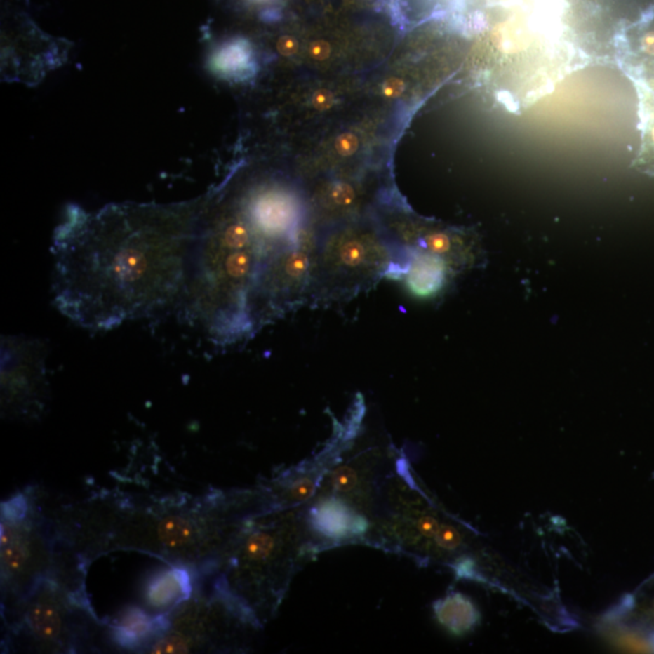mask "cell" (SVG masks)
<instances>
[{"label": "cell", "mask_w": 654, "mask_h": 654, "mask_svg": "<svg viewBox=\"0 0 654 654\" xmlns=\"http://www.w3.org/2000/svg\"><path fill=\"white\" fill-rule=\"evenodd\" d=\"M113 637L124 648L148 647L163 629V615H151L145 610L131 608L115 622Z\"/></svg>", "instance_id": "obj_9"}, {"label": "cell", "mask_w": 654, "mask_h": 654, "mask_svg": "<svg viewBox=\"0 0 654 654\" xmlns=\"http://www.w3.org/2000/svg\"><path fill=\"white\" fill-rule=\"evenodd\" d=\"M309 55L316 61H323L330 58L331 46L325 40H316L310 44Z\"/></svg>", "instance_id": "obj_19"}, {"label": "cell", "mask_w": 654, "mask_h": 654, "mask_svg": "<svg viewBox=\"0 0 654 654\" xmlns=\"http://www.w3.org/2000/svg\"><path fill=\"white\" fill-rule=\"evenodd\" d=\"M652 610V612H650V613H652V618H653V622H654V607H653V608H652V610Z\"/></svg>", "instance_id": "obj_21"}, {"label": "cell", "mask_w": 654, "mask_h": 654, "mask_svg": "<svg viewBox=\"0 0 654 654\" xmlns=\"http://www.w3.org/2000/svg\"><path fill=\"white\" fill-rule=\"evenodd\" d=\"M352 514L336 502H326L315 510L314 521L319 530L328 535H345L350 525Z\"/></svg>", "instance_id": "obj_11"}, {"label": "cell", "mask_w": 654, "mask_h": 654, "mask_svg": "<svg viewBox=\"0 0 654 654\" xmlns=\"http://www.w3.org/2000/svg\"><path fill=\"white\" fill-rule=\"evenodd\" d=\"M408 256L385 243L354 234L316 246L307 301H340L370 288L383 278L403 276Z\"/></svg>", "instance_id": "obj_2"}, {"label": "cell", "mask_w": 654, "mask_h": 654, "mask_svg": "<svg viewBox=\"0 0 654 654\" xmlns=\"http://www.w3.org/2000/svg\"><path fill=\"white\" fill-rule=\"evenodd\" d=\"M276 49L283 56H292L298 50V41L293 36H283L278 40Z\"/></svg>", "instance_id": "obj_20"}, {"label": "cell", "mask_w": 654, "mask_h": 654, "mask_svg": "<svg viewBox=\"0 0 654 654\" xmlns=\"http://www.w3.org/2000/svg\"><path fill=\"white\" fill-rule=\"evenodd\" d=\"M183 217L113 210L71 217L53 240V301L79 326L105 331L178 305L190 235Z\"/></svg>", "instance_id": "obj_1"}, {"label": "cell", "mask_w": 654, "mask_h": 654, "mask_svg": "<svg viewBox=\"0 0 654 654\" xmlns=\"http://www.w3.org/2000/svg\"><path fill=\"white\" fill-rule=\"evenodd\" d=\"M450 270V267L441 258L418 250L408 256V265L403 276L412 293L428 297L443 286Z\"/></svg>", "instance_id": "obj_8"}, {"label": "cell", "mask_w": 654, "mask_h": 654, "mask_svg": "<svg viewBox=\"0 0 654 654\" xmlns=\"http://www.w3.org/2000/svg\"><path fill=\"white\" fill-rule=\"evenodd\" d=\"M250 53H251L248 45L243 43H233L227 45L217 53L213 60V65L221 72L239 71L248 65Z\"/></svg>", "instance_id": "obj_12"}, {"label": "cell", "mask_w": 654, "mask_h": 654, "mask_svg": "<svg viewBox=\"0 0 654 654\" xmlns=\"http://www.w3.org/2000/svg\"><path fill=\"white\" fill-rule=\"evenodd\" d=\"M27 495L1 505V589L15 607L40 579L49 575L51 544Z\"/></svg>", "instance_id": "obj_3"}, {"label": "cell", "mask_w": 654, "mask_h": 654, "mask_svg": "<svg viewBox=\"0 0 654 654\" xmlns=\"http://www.w3.org/2000/svg\"><path fill=\"white\" fill-rule=\"evenodd\" d=\"M434 540L439 548L447 552H453L462 545L463 537L455 527L451 525H440L436 535H434Z\"/></svg>", "instance_id": "obj_13"}, {"label": "cell", "mask_w": 654, "mask_h": 654, "mask_svg": "<svg viewBox=\"0 0 654 654\" xmlns=\"http://www.w3.org/2000/svg\"><path fill=\"white\" fill-rule=\"evenodd\" d=\"M46 347L27 336L1 337V412L34 418L43 411L48 390Z\"/></svg>", "instance_id": "obj_5"}, {"label": "cell", "mask_w": 654, "mask_h": 654, "mask_svg": "<svg viewBox=\"0 0 654 654\" xmlns=\"http://www.w3.org/2000/svg\"><path fill=\"white\" fill-rule=\"evenodd\" d=\"M333 103H335L333 93L330 90H326V88H321V90L315 91L313 98H312V105L316 111H328L333 106Z\"/></svg>", "instance_id": "obj_16"}, {"label": "cell", "mask_w": 654, "mask_h": 654, "mask_svg": "<svg viewBox=\"0 0 654 654\" xmlns=\"http://www.w3.org/2000/svg\"><path fill=\"white\" fill-rule=\"evenodd\" d=\"M83 600L44 577L13 607L11 632L32 650L72 652L83 636Z\"/></svg>", "instance_id": "obj_4"}, {"label": "cell", "mask_w": 654, "mask_h": 654, "mask_svg": "<svg viewBox=\"0 0 654 654\" xmlns=\"http://www.w3.org/2000/svg\"><path fill=\"white\" fill-rule=\"evenodd\" d=\"M337 153L342 156H350L358 151L359 138L353 133H345L340 135L335 142Z\"/></svg>", "instance_id": "obj_15"}, {"label": "cell", "mask_w": 654, "mask_h": 654, "mask_svg": "<svg viewBox=\"0 0 654 654\" xmlns=\"http://www.w3.org/2000/svg\"><path fill=\"white\" fill-rule=\"evenodd\" d=\"M415 526L420 535H425L427 538H434V535H436V532L440 528V523L435 517L423 516L415 522Z\"/></svg>", "instance_id": "obj_17"}, {"label": "cell", "mask_w": 654, "mask_h": 654, "mask_svg": "<svg viewBox=\"0 0 654 654\" xmlns=\"http://www.w3.org/2000/svg\"><path fill=\"white\" fill-rule=\"evenodd\" d=\"M405 88L406 85L403 80L399 79V78H390V79L385 80L383 88H382V93L385 98L393 100V98L401 96L405 91Z\"/></svg>", "instance_id": "obj_18"}, {"label": "cell", "mask_w": 654, "mask_h": 654, "mask_svg": "<svg viewBox=\"0 0 654 654\" xmlns=\"http://www.w3.org/2000/svg\"><path fill=\"white\" fill-rule=\"evenodd\" d=\"M252 223L262 235L270 240L283 236L296 238L298 210L291 196L279 192H265L256 196L250 206Z\"/></svg>", "instance_id": "obj_6"}, {"label": "cell", "mask_w": 654, "mask_h": 654, "mask_svg": "<svg viewBox=\"0 0 654 654\" xmlns=\"http://www.w3.org/2000/svg\"><path fill=\"white\" fill-rule=\"evenodd\" d=\"M433 607L439 623L455 636L474 630L481 619L475 603L462 592H450L446 597L435 602Z\"/></svg>", "instance_id": "obj_10"}, {"label": "cell", "mask_w": 654, "mask_h": 654, "mask_svg": "<svg viewBox=\"0 0 654 654\" xmlns=\"http://www.w3.org/2000/svg\"><path fill=\"white\" fill-rule=\"evenodd\" d=\"M192 592L189 570L173 567L160 572L152 580L146 592V603L153 610L168 613L189 599Z\"/></svg>", "instance_id": "obj_7"}, {"label": "cell", "mask_w": 654, "mask_h": 654, "mask_svg": "<svg viewBox=\"0 0 654 654\" xmlns=\"http://www.w3.org/2000/svg\"><path fill=\"white\" fill-rule=\"evenodd\" d=\"M328 196L332 203L342 208L353 206L356 201V192L354 187L347 182H337L328 192Z\"/></svg>", "instance_id": "obj_14"}]
</instances>
